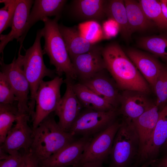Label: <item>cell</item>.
I'll list each match as a JSON object with an SVG mask.
<instances>
[{"label":"cell","instance_id":"obj_23","mask_svg":"<svg viewBox=\"0 0 167 167\" xmlns=\"http://www.w3.org/2000/svg\"><path fill=\"white\" fill-rule=\"evenodd\" d=\"M159 113L158 107L154 104L151 108L133 121L139 138V153L149 140L154 131L158 119Z\"/></svg>","mask_w":167,"mask_h":167},{"label":"cell","instance_id":"obj_39","mask_svg":"<svg viewBox=\"0 0 167 167\" xmlns=\"http://www.w3.org/2000/svg\"><path fill=\"white\" fill-rule=\"evenodd\" d=\"M163 146H165V147H167V140Z\"/></svg>","mask_w":167,"mask_h":167},{"label":"cell","instance_id":"obj_28","mask_svg":"<svg viewBox=\"0 0 167 167\" xmlns=\"http://www.w3.org/2000/svg\"><path fill=\"white\" fill-rule=\"evenodd\" d=\"M138 2L147 17L159 28L167 31V21L163 15L160 1L140 0Z\"/></svg>","mask_w":167,"mask_h":167},{"label":"cell","instance_id":"obj_41","mask_svg":"<svg viewBox=\"0 0 167 167\" xmlns=\"http://www.w3.org/2000/svg\"></svg>","mask_w":167,"mask_h":167},{"label":"cell","instance_id":"obj_7","mask_svg":"<svg viewBox=\"0 0 167 167\" xmlns=\"http://www.w3.org/2000/svg\"><path fill=\"white\" fill-rule=\"evenodd\" d=\"M21 49L19 48L17 58L15 57L10 64L5 63L3 57H1L0 72L6 76L13 88L17 99L19 114H28L30 116L28 97L30 86L23 71Z\"/></svg>","mask_w":167,"mask_h":167},{"label":"cell","instance_id":"obj_9","mask_svg":"<svg viewBox=\"0 0 167 167\" xmlns=\"http://www.w3.org/2000/svg\"><path fill=\"white\" fill-rule=\"evenodd\" d=\"M121 123L116 121L106 129L91 138L78 166L87 162L103 163L109 156L115 137Z\"/></svg>","mask_w":167,"mask_h":167},{"label":"cell","instance_id":"obj_10","mask_svg":"<svg viewBox=\"0 0 167 167\" xmlns=\"http://www.w3.org/2000/svg\"><path fill=\"white\" fill-rule=\"evenodd\" d=\"M30 117L28 114L19 116L1 145L0 151L8 154L21 149L25 153L30 152L33 134V129L28 123Z\"/></svg>","mask_w":167,"mask_h":167},{"label":"cell","instance_id":"obj_5","mask_svg":"<svg viewBox=\"0 0 167 167\" xmlns=\"http://www.w3.org/2000/svg\"><path fill=\"white\" fill-rule=\"evenodd\" d=\"M139 138L133 121L123 118L114 138L109 167H128L139 152Z\"/></svg>","mask_w":167,"mask_h":167},{"label":"cell","instance_id":"obj_31","mask_svg":"<svg viewBox=\"0 0 167 167\" xmlns=\"http://www.w3.org/2000/svg\"><path fill=\"white\" fill-rule=\"evenodd\" d=\"M16 101L17 99L11 85L6 76L0 72V104H13Z\"/></svg>","mask_w":167,"mask_h":167},{"label":"cell","instance_id":"obj_36","mask_svg":"<svg viewBox=\"0 0 167 167\" xmlns=\"http://www.w3.org/2000/svg\"><path fill=\"white\" fill-rule=\"evenodd\" d=\"M157 166L159 167H167V156L159 161Z\"/></svg>","mask_w":167,"mask_h":167},{"label":"cell","instance_id":"obj_25","mask_svg":"<svg viewBox=\"0 0 167 167\" xmlns=\"http://www.w3.org/2000/svg\"><path fill=\"white\" fill-rule=\"evenodd\" d=\"M124 2L132 33L145 30L155 25L146 16L139 2L132 0H125Z\"/></svg>","mask_w":167,"mask_h":167},{"label":"cell","instance_id":"obj_22","mask_svg":"<svg viewBox=\"0 0 167 167\" xmlns=\"http://www.w3.org/2000/svg\"><path fill=\"white\" fill-rule=\"evenodd\" d=\"M73 88L84 108L100 111L117 109L108 101L79 82H74Z\"/></svg>","mask_w":167,"mask_h":167},{"label":"cell","instance_id":"obj_21","mask_svg":"<svg viewBox=\"0 0 167 167\" xmlns=\"http://www.w3.org/2000/svg\"><path fill=\"white\" fill-rule=\"evenodd\" d=\"M108 1L74 0L71 11L73 15L83 20L100 21L106 16L105 8Z\"/></svg>","mask_w":167,"mask_h":167},{"label":"cell","instance_id":"obj_17","mask_svg":"<svg viewBox=\"0 0 167 167\" xmlns=\"http://www.w3.org/2000/svg\"><path fill=\"white\" fill-rule=\"evenodd\" d=\"M145 94L138 91H123L120 96L119 111L123 119L133 121L154 105Z\"/></svg>","mask_w":167,"mask_h":167},{"label":"cell","instance_id":"obj_19","mask_svg":"<svg viewBox=\"0 0 167 167\" xmlns=\"http://www.w3.org/2000/svg\"><path fill=\"white\" fill-rule=\"evenodd\" d=\"M58 28L71 61L75 57L92 50L98 46L82 35L75 27H68L59 24Z\"/></svg>","mask_w":167,"mask_h":167},{"label":"cell","instance_id":"obj_29","mask_svg":"<svg viewBox=\"0 0 167 167\" xmlns=\"http://www.w3.org/2000/svg\"><path fill=\"white\" fill-rule=\"evenodd\" d=\"M20 0H0L4 5L0 9V34L11 27L17 7Z\"/></svg>","mask_w":167,"mask_h":167},{"label":"cell","instance_id":"obj_38","mask_svg":"<svg viewBox=\"0 0 167 167\" xmlns=\"http://www.w3.org/2000/svg\"><path fill=\"white\" fill-rule=\"evenodd\" d=\"M155 161H154L147 162L144 164L141 167H147L148 166L150 165L151 164L153 163Z\"/></svg>","mask_w":167,"mask_h":167},{"label":"cell","instance_id":"obj_6","mask_svg":"<svg viewBox=\"0 0 167 167\" xmlns=\"http://www.w3.org/2000/svg\"><path fill=\"white\" fill-rule=\"evenodd\" d=\"M63 83L62 78L58 76L41 83L36 94L35 112L32 118L33 130L55 111L61 99L60 88Z\"/></svg>","mask_w":167,"mask_h":167},{"label":"cell","instance_id":"obj_4","mask_svg":"<svg viewBox=\"0 0 167 167\" xmlns=\"http://www.w3.org/2000/svg\"><path fill=\"white\" fill-rule=\"evenodd\" d=\"M42 37L39 29L37 32L33 44L26 50L22 58L24 72L30 86L29 107L31 117L34 113L36 95L41 83L45 77L53 79L56 76L55 70L48 68L45 65L41 45Z\"/></svg>","mask_w":167,"mask_h":167},{"label":"cell","instance_id":"obj_37","mask_svg":"<svg viewBox=\"0 0 167 167\" xmlns=\"http://www.w3.org/2000/svg\"><path fill=\"white\" fill-rule=\"evenodd\" d=\"M25 156L24 159L22 161L18 166V167H26V164L25 161Z\"/></svg>","mask_w":167,"mask_h":167},{"label":"cell","instance_id":"obj_18","mask_svg":"<svg viewBox=\"0 0 167 167\" xmlns=\"http://www.w3.org/2000/svg\"><path fill=\"white\" fill-rule=\"evenodd\" d=\"M126 53L153 89L157 79L165 66L152 56L138 50L128 49Z\"/></svg>","mask_w":167,"mask_h":167},{"label":"cell","instance_id":"obj_26","mask_svg":"<svg viewBox=\"0 0 167 167\" xmlns=\"http://www.w3.org/2000/svg\"><path fill=\"white\" fill-rule=\"evenodd\" d=\"M139 46L167 62V35L143 37Z\"/></svg>","mask_w":167,"mask_h":167},{"label":"cell","instance_id":"obj_13","mask_svg":"<svg viewBox=\"0 0 167 167\" xmlns=\"http://www.w3.org/2000/svg\"><path fill=\"white\" fill-rule=\"evenodd\" d=\"M167 140V102L159 111V116L154 131L148 142L138 157L140 162L155 161L161 147Z\"/></svg>","mask_w":167,"mask_h":167},{"label":"cell","instance_id":"obj_40","mask_svg":"<svg viewBox=\"0 0 167 167\" xmlns=\"http://www.w3.org/2000/svg\"></svg>","mask_w":167,"mask_h":167},{"label":"cell","instance_id":"obj_3","mask_svg":"<svg viewBox=\"0 0 167 167\" xmlns=\"http://www.w3.org/2000/svg\"><path fill=\"white\" fill-rule=\"evenodd\" d=\"M59 18H47L43 21L44 26L41 29L45 40L43 51L44 54L48 56L50 64L54 66L57 76L61 77L65 74L66 78L74 81L77 77L59 30L58 22Z\"/></svg>","mask_w":167,"mask_h":167},{"label":"cell","instance_id":"obj_24","mask_svg":"<svg viewBox=\"0 0 167 167\" xmlns=\"http://www.w3.org/2000/svg\"><path fill=\"white\" fill-rule=\"evenodd\" d=\"M105 14L106 16L117 24L122 37L126 40L128 39L132 33L129 26L124 1H108Z\"/></svg>","mask_w":167,"mask_h":167},{"label":"cell","instance_id":"obj_16","mask_svg":"<svg viewBox=\"0 0 167 167\" xmlns=\"http://www.w3.org/2000/svg\"><path fill=\"white\" fill-rule=\"evenodd\" d=\"M106 69L91 77L79 82L84 85L116 108L120 103L121 95L115 81L108 76Z\"/></svg>","mask_w":167,"mask_h":167},{"label":"cell","instance_id":"obj_20","mask_svg":"<svg viewBox=\"0 0 167 167\" xmlns=\"http://www.w3.org/2000/svg\"><path fill=\"white\" fill-rule=\"evenodd\" d=\"M67 1L35 0L31 10L26 27L24 37L30 29L36 22L49 17H60Z\"/></svg>","mask_w":167,"mask_h":167},{"label":"cell","instance_id":"obj_33","mask_svg":"<svg viewBox=\"0 0 167 167\" xmlns=\"http://www.w3.org/2000/svg\"><path fill=\"white\" fill-rule=\"evenodd\" d=\"M25 159L26 167H38L40 165L39 161L30 152L25 153Z\"/></svg>","mask_w":167,"mask_h":167},{"label":"cell","instance_id":"obj_30","mask_svg":"<svg viewBox=\"0 0 167 167\" xmlns=\"http://www.w3.org/2000/svg\"><path fill=\"white\" fill-rule=\"evenodd\" d=\"M153 89L157 97L155 105L158 107L167 102V66H165L159 74Z\"/></svg>","mask_w":167,"mask_h":167},{"label":"cell","instance_id":"obj_2","mask_svg":"<svg viewBox=\"0 0 167 167\" xmlns=\"http://www.w3.org/2000/svg\"><path fill=\"white\" fill-rule=\"evenodd\" d=\"M75 139L59 126L52 113L33 130L30 152L40 164Z\"/></svg>","mask_w":167,"mask_h":167},{"label":"cell","instance_id":"obj_14","mask_svg":"<svg viewBox=\"0 0 167 167\" xmlns=\"http://www.w3.org/2000/svg\"><path fill=\"white\" fill-rule=\"evenodd\" d=\"M34 1L20 0L16 9L12 24L11 29L6 34L0 36V53L3 57V51L10 42L14 39L23 45L27 20Z\"/></svg>","mask_w":167,"mask_h":167},{"label":"cell","instance_id":"obj_32","mask_svg":"<svg viewBox=\"0 0 167 167\" xmlns=\"http://www.w3.org/2000/svg\"><path fill=\"white\" fill-rule=\"evenodd\" d=\"M0 167H18L24 159L25 153L23 154L19 151L10 154L0 151Z\"/></svg>","mask_w":167,"mask_h":167},{"label":"cell","instance_id":"obj_1","mask_svg":"<svg viewBox=\"0 0 167 167\" xmlns=\"http://www.w3.org/2000/svg\"><path fill=\"white\" fill-rule=\"evenodd\" d=\"M101 52L106 69L119 89L145 94L149 92L148 84L118 43L108 44Z\"/></svg>","mask_w":167,"mask_h":167},{"label":"cell","instance_id":"obj_12","mask_svg":"<svg viewBox=\"0 0 167 167\" xmlns=\"http://www.w3.org/2000/svg\"><path fill=\"white\" fill-rule=\"evenodd\" d=\"M92 137H82L75 139L40 165L41 167H78Z\"/></svg>","mask_w":167,"mask_h":167},{"label":"cell","instance_id":"obj_34","mask_svg":"<svg viewBox=\"0 0 167 167\" xmlns=\"http://www.w3.org/2000/svg\"><path fill=\"white\" fill-rule=\"evenodd\" d=\"M103 163L100 162H89L80 165L78 167H104Z\"/></svg>","mask_w":167,"mask_h":167},{"label":"cell","instance_id":"obj_15","mask_svg":"<svg viewBox=\"0 0 167 167\" xmlns=\"http://www.w3.org/2000/svg\"><path fill=\"white\" fill-rule=\"evenodd\" d=\"M102 48L98 46L75 57L71 61L79 82L88 79L106 69L102 55Z\"/></svg>","mask_w":167,"mask_h":167},{"label":"cell","instance_id":"obj_35","mask_svg":"<svg viewBox=\"0 0 167 167\" xmlns=\"http://www.w3.org/2000/svg\"><path fill=\"white\" fill-rule=\"evenodd\" d=\"M163 15L167 21V0H160Z\"/></svg>","mask_w":167,"mask_h":167},{"label":"cell","instance_id":"obj_11","mask_svg":"<svg viewBox=\"0 0 167 167\" xmlns=\"http://www.w3.org/2000/svg\"><path fill=\"white\" fill-rule=\"evenodd\" d=\"M74 82L68 78L64 80L66 84L65 92L54 112L58 118V125L68 132L84 108L74 91Z\"/></svg>","mask_w":167,"mask_h":167},{"label":"cell","instance_id":"obj_8","mask_svg":"<svg viewBox=\"0 0 167 167\" xmlns=\"http://www.w3.org/2000/svg\"><path fill=\"white\" fill-rule=\"evenodd\" d=\"M118 113L117 109L100 111L84 108L69 132L74 136L92 137L114 122Z\"/></svg>","mask_w":167,"mask_h":167},{"label":"cell","instance_id":"obj_27","mask_svg":"<svg viewBox=\"0 0 167 167\" xmlns=\"http://www.w3.org/2000/svg\"><path fill=\"white\" fill-rule=\"evenodd\" d=\"M20 114L17 103L10 104H0V143L2 144L11 128L13 123Z\"/></svg>","mask_w":167,"mask_h":167}]
</instances>
